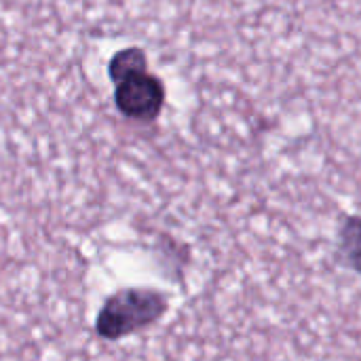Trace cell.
I'll return each instance as SVG.
<instances>
[{
    "label": "cell",
    "instance_id": "obj_1",
    "mask_svg": "<svg viewBox=\"0 0 361 361\" xmlns=\"http://www.w3.org/2000/svg\"><path fill=\"white\" fill-rule=\"evenodd\" d=\"M167 296L148 288H127L110 296L97 317L104 338H121L157 324L167 311Z\"/></svg>",
    "mask_w": 361,
    "mask_h": 361
},
{
    "label": "cell",
    "instance_id": "obj_2",
    "mask_svg": "<svg viewBox=\"0 0 361 361\" xmlns=\"http://www.w3.org/2000/svg\"><path fill=\"white\" fill-rule=\"evenodd\" d=\"M116 108L123 116L140 123L157 121L165 106V85L148 70L133 72L116 82Z\"/></svg>",
    "mask_w": 361,
    "mask_h": 361
},
{
    "label": "cell",
    "instance_id": "obj_3",
    "mask_svg": "<svg viewBox=\"0 0 361 361\" xmlns=\"http://www.w3.org/2000/svg\"><path fill=\"white\" fill-rule=\"evenodd\" d=\"M338 256L349 269L361 273V216H345L341 220Z\"/></svg>",
    "mask_w": 361,
    "mask_h": 361
}]
</instances>
